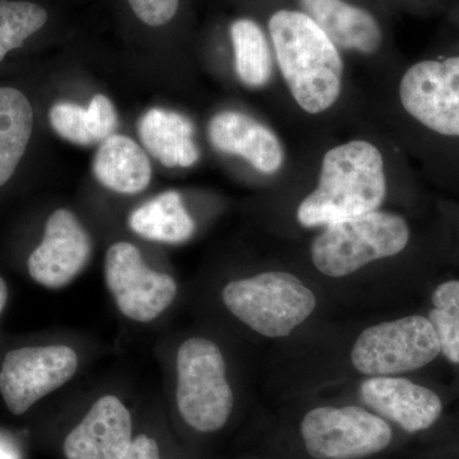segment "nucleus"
I'll return each instance as SVG.
<instances>
[{
	"label": "nucleus",
	"instance_id": "21",
	"mask_svg": "<svg viewBox=\"0 0 459 459\" xmlns=\"http://www.w3.org/2000/svg\"><path fill=\"white\" fill-rule=\"evenodd\" d=\"M231 40L241 82L249 87L264 86L270 81L273 62L261 27L249 18L238 20L231 26Z\"/></svg>",
	"mask_w": 459,
	"mask_h": 459
},
{
	"label": "nucleus",
	"instance_id": "3",
	"mask_svg": "<svg viewBox=\"0 0 459 459\" xmlns=\"http://www.w3.org/2000/svg\"><path fill=\"white\" fill-rule=\"evenodd\" d=\"M409 241L403 217L374 211L325 226L313 241L312 261L320 273L341 279L371 262L400 255Z\"/></svg>",
	"mask_w": 459,
	"mask_h": 459
},
{
	"label": "nucleus",
	"instance_id": "11",
	"mask_svg": "<svg viewBox=\"0 0 459 459\" xmlns=\"http://www.w3.org/2000/svg\"><path fill=\"white\" fill-rule=\"evenodd\" d=\"M91 252L89 234L75 214L56 210L48 220L40 246L30 255V276L47 289H62L83 271Z\"/></svg>",
	"mask_w": 459,
	"mask_h": 459
},
{
	"label": "nucleus",
	"instance_id": "23",
	"mask_svg": "<svg viewBox=\"0 0 459 459\" xmlns=\"http://www.w3.org/2000/svg\"><path fill=\"white\" fill-rule=\"evenodd\" d=\"M434 309L429 320L439 338L443 355L453 364H459V281H446L431 296Z\"/></svg>",
	"mask_w": 459,
	"mask_h": 459
},
{
	"label": "nucleus",
	"instance_id": "1",
	"mask_svg": "<svg viewBox=\"0 0 459 459\" xmlns=\"http://www.w3.org/2000/svg\"><path fill=\"white\" fill-rule=\"evenodd\" d=\"M268 30L281 74L296 104L309 114L333 107L343 77L336 45L304 12H276Z\"/></svg>",
	"mask_w": 459,
	"mask_h": 459
},
{
	"label": "nucleus",
	"instance_id": "2",
	"mask_svg": "<svg viewBox=\"0 0 459 459\" xmlns=\"http://www.w3.org/2000/svg\"><path fill=\"white\" fill-rule=\"evenodd\" d=\"M386 195L385 160L374 144L351 141L323 157L318 186L301 202L298 221L304 228L377 211Z\"/></svg>",
	"mask_w": 459,
	"mask_h": 459
},
{
	"label": "nucleus",
	"instance_id": "18",
	"mask_svg": "<svg viewBox=\"0 0 459 459\" xmlns=\"http://www.w3.org/2000/svg\"><path fill=\"white\" fill-rule=\"evenodd\" d=\"M49 119L57 135L80 146L107 141L117 126V110L104 95L93 96L89 108L57 102L50 108Z\"/></svg>",
	"mask_w": 459,
	"mask_h": 459
},
{
	"label": "nucleus",
	"instance_id": "14",
	"mask_svg": "<svg viewBox=\"0 0 459 459\" xmlns=\"http://www.w3.org/2000/svg\"><path fill=\"white\" fill-rule=\"evenodd\" d=\"M208 134L216 150L243 157L263 174H273L283 164L285 155L277 135L249 115L238 111L214 115Z\"/></svg>",
	"mask_w": 459,
	"mask_h": 459
},
{
	"label": "nucleus",
	"instance_id": "7",
	"mask_svg": "<svg viewBox=\"0 0 459 459\" xmlns=\"http://www.w3.org/2000/svg\"><path fill=\"white\" fill-rule=\"evenodd\" d=\"M305 449L314 459H362L391 446L388 422L356 406L310 410L300 425Z\"/></svg>",
	"mask_w": 459,
	"mask_h": 459
},
{
	"label": "nucleus",
	"instance_id": "12",
	"mask_svg": "<svg viewBox=\"0 0 459 459\" xmlns=\"http://www.w3.org/2000/svg\"><path fill=\"white\" fill-rule=\"evenodd\" d=\"M360 395L382 418L411 434L433 427L442 415L439 395L404 377H371L361 383Z\"/></svg>",
	"mask_w": 459,
	"mask_h": 459
},
{
	"label": "nucleus",
	"instance_id": "15",
	"mask_svg": "<svg viewBox=\"0 0 459 459\" xmlns=\"http://www.w3.org/2000/svg\"><path fill=\"white\" fill-rule=\"evenodd\" d=\"M336 47L374 54L382 45V30L369 12L343 0H299Z\"/></svg>",
	"mask_w": 459,
	"mask_h": 459
},
{
	"label": "nucleus",
	"instance_id": "26",
	"mask_svg": "<svg viewBox=\"0 0 459 459\" xmlns=\"http://www.w3.org/2000/svg\"><path fill=\"white\" fill-rule=\"evenodd\" d=\"M0 459H20V455L13 444L2 435H0Z\"/></svg>",
	"mask_w": 459,
	"mask_h": 459
},
{
	"label": "nucleus",
	"instance_id": "4",
	"mask_svg": "<svg viewBox=\"0 0 459 459\" xmlns=\"http://www.w3.org/2000/svg\"><path fill=\"white\" fill-rule=\"evenodd\" d=\"M222 300L235 318L268 338L290 336L316 307L312 290L295 274L280 271L231 281Z\"/></svg>",
	"mask_w": 459,
	"mask_h": 459
},
{
	"label": "nucleus",
	"instance_id": "22",
	"mask_svg": "<svg viewBox=\"0 0 459 459\" xmlns=\"http://www.w3.org/2000/svg\"><path fill=\"white\" fill-rule=\"evenodd\" d=\"M47 22L48 12L41 5L20 0L0 2V62Z\"/></svg>",
	"mask_w": 459,
	"mask_h": 459
},
{
	"label": "nucleus",
	"instance_id": "24",
	"mask_svg": "<svg viewBox=\"0 0 459 459\" xmlns=\"http://www.w3.org/2000/svg\"><path fill=\"white\" fill-rule=\"evenodd\" d=\"M128 3L142 22L153 27L170 22L179 8V0H128Z\"/></svg>",
	"mask_w": 459,
	"mask_h": 459
},
{
	"label": "nucleus",
	"instance_id": "17",
	"mask_svg": "<svg viewBox=\"0 0 459 459\" xmlns=\"http://www.w3.org/2000/svg\"><path fill=\"white\" fill-rule=\"evenodd\" d=\"M92 169L102 186L122 195L143 192L152 178L146 152L137 142L120 134L102 142Z\"/></svg>",
	"mask_w": 459,
	"mask_h": 459
},
{
	"label": "nucleus",
	"instance_id": "8",
	"mask_svg": "<svg viewBox=\"0 0 459 459\" xmlns=\"http://www.w3.org/2000/svg\"><path fill=\"white\" fill-rule=\"evenodd\" d=\"M105 281L117 309L126 318L140 323L159 318L178 294L171 276L148 267L140 249L124 241L108 249Z\"/></svg>",
	"mask_w": 459,
	"mask_h": 459
},
{
	"label": "nucleus",
	"instance_id": "16",
	"mask_svg": "<svg viewBox=\"0 0 459 459\" xmlns=\"http://www.w3.org/2000/svg\"><path fill=\"white\" fill-rule=\"evenodd\" d=\"M138 134L148 152L166 168H189L198 161L195 126L184 115L151 108L138 123Z\"/></svg>",
	"mask_w": 459,
	"mask_h": 459
},
{
	"label": "nucleus",
	"instance_id": "19",
	"mask_svg": "<svg viewBox=\"0 0 459 459\" xmlns=\"http://www.w3.org/2000/svg\"><path fill=\"white\" fill-rule=\"evenodd\" d=\"M129 228L148 240L179 244L192 238L195 223L179 193L170 190L133 211Z\"/></svg>",
	"mask_w": 459,
	"mask_h": 459
},
{
	"label": "nucleus",
	"instance_id": "25",
	"mask_svg": "<svg viewBox=\"0 0 459 459\" xmlns=\"http://www.w3.org/2000/svg\"><path fill=\"white\" fill-rule=\"evenodd\" d=\"M122 459H161L156 440L147 435H138L132 440L128 452Z\"/></svg>",
	"mask_w": 459,
	"mask_h": 459
},
{
	"label": "nucleus",
	"instance_id": "20",
	"mask_svg": "<svg viewBox=\"0 0 459 459\" xmlns=\"http://www.w3.org/2000/svg\"><path fill=\"white\" fill-rule=\"evenodd\" d=\"M33 128V110L20 90L0 87V186L16 171Z\"/></svg>",
	"mask_w": 459,
	"mask_h": 459
},
{
	"label": "nucleus",
	"instance_id": "5",
	"mask_svg": "<svg viewBox=\"0 0 459 459\" xmlns=\"http://www.w3.org/2000/svg\"><path fill=\"white\" fill-rule=\"evenodd\" d=\"M177 371V403L184 421L199 433L225 427L234 394L220 347L207 338H189L178 351Z\"/></svg>",
	"mask_w": 459,
	"mask_h": 459
},
{
	"label": "nucleus",
	"instance_id": "9",
	"mask_svg": "<svg viewBox=\"0 0 459 459\" xmlns=\"http://www.w3.org/2000/svg\"><path fill=\"white\" fill-rule=\"evenodd\" d=\"M78 356L65 344L22 347L5 355L0 369V394L13 415H23L36 402L74 377Z\"/></svg>",
	"mask_w": 459,
	"mask_h": 459
},
{
	"label": "nucleus",
	"instance_id": "13",
	"mask_svg": "<svg viewBox=\"0 0 459 459\" xmlns=\"http://www.w3.org/2000/svg\"><path fill=\"white\" fill-rule=\"evenodd\" d=\"M132 418L115 395H104L65 437L66 459H122L132 444Z\"/></svg>",
	"mask_w": 459,
	"mask_h": 459
},
{
	"label": "nucleus",
	"instance_id": "10",
	"mask_svg": "<svg viewBox=\"0 0 459 459\" xmlns=\"http://www.w3.org/2000/svg\"><path fill=\"white\" fill-rule=\"evenodd\" d=\"M400 99L406 113L429 131L459 138V56L410 66L400 82Z\"/></svg>",
	"mask_w": 459,
	"mask_h": 459
},
{
	"label": "nucleus",
	"instance_id": "6",
	"mask_svg": "<svg viewBox=\"0 0 459 459\" xmlns=\"http://www.w3.org/2000/svg\"><path fill=\"white\" fill-rule=\"evenodd\" d=\"M440 352L430 320L411 316L365 329L353 343L351 362L364 376L392 377L421 369Z\"/></svg>",
	"mask_w": 459,
	"mask_h": 459
},
{
	"label": "nucleus",
	"instance_id": "27",
	"mask_svg": "<svg viewBox=\"0 0 459 459\" xmlns=\"http://www.w3.org/2000/svg\"><path fill=\"white\" fill-rule=\"evenodd\" d=\"M8 301V286L5 281L0 277V314L4 310Z\"/></svg>",
	"mask_w": 459,
	"mask_h": 459
}]
</instances>
